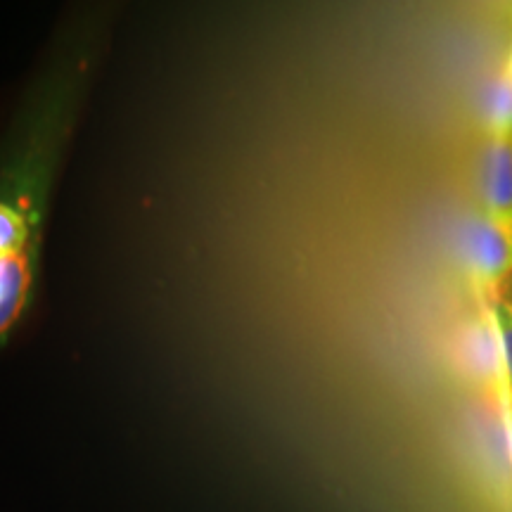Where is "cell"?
<instances>
[{"label":"cell","mask_w":512,"mask_h":512,"mask_svg":"<svg viewBox=\"0 0 512 512\" xmlns=\"http://www.w3.org/2000/svg\"><path fill=\"white\" fill-rule=\"evenodd\" d=\"M110 27L105 5L64 19L0 138V349L34 306L57 176Z\"/></svg>","instance_id":"6da1fadb"},{"label":"cell","mask_w":512,"mask_h":512,"mask_svg":"<svg viewBox=\"0 0 512 512\" xmlns=\"http://www.w3.org/2000/svg\"><path fill=\"white\" fill-rule=\"evenodd\" d=\"M460 254L467 271L484 287L512 273V209H479L460 228Z\"/></svg>","instance_id":"7a4b0ae2"},{"label":"cell","mask_w":512,"mask_h":512,"mask_svg":"<svg viewBox=\"0 0 512 512\" xmlns=\"http://www.w3.org/2000/svg\"><path fill=\"white\" fill-rule=\"evenodd\" d=\"M479 195L484 209H512V131L486 133L479 155Z\"/></svg>","instance_id":"3957f363"},{"label":"cell","mask_w":512,"mask_h":512,"mask_svg":"<svg viewBox=\"0 0 512 512\" xmlns=\"http://www.w3.org/2000/svg\"><path fill=\"white\" fill-rule=\"evenodd\" d=\"M463 366L467 373L486 382H494L505 373L503 344L491 309L479 313V318L465 328Z\"/></svg>","instance_id":"277c9868"},{"label":"cell","mask_w":512,"mask_h":512,"mask_svg":"<svg viewBox=\"0 0 512 512\" xmlns=\"http://www.w3.org/2000/svg\"><path fill=\"white\" fill-rule=\"evenodd\" d=\"M484 126L486 133L512 131V41L484 93Z\"/></svg>","instance_id":"5b68a950"},{"label":"cell","mask_w":512,"mask_h":512,"mask_svg":"<svg viewBox=\"0 0 512 512\" xmlns=\"http://www.w3.org/2000/svg\"><path fill=\"white\" fill-rule=\"evenodd\" d=\"M491 316H494L498 335H501L505 375H508V380L512 384V302L503 299L501 294H494V299H491Z\"/></svg>","instance_id":"8992f818"}]
</instances>
